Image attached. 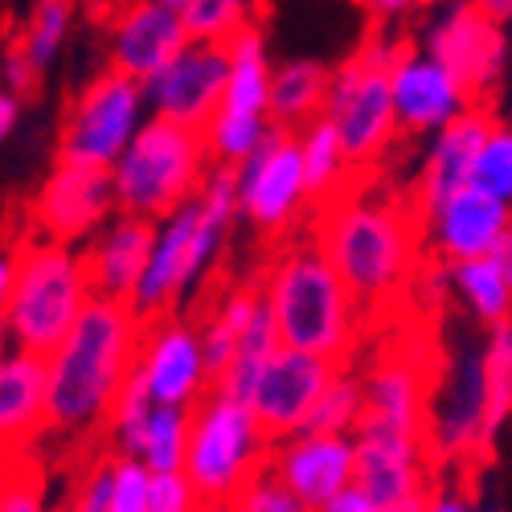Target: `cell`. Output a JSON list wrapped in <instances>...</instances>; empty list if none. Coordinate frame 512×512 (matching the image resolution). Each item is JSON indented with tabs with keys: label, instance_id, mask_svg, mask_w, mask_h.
I'll return each mask as SVG.
<instances>
[{
	"label": "cell",
	"instance_id": "cell-2",
	"mask_svg": "<svg viewBox=\"0 0 512 512\" xmlns=\"http://www.w3.org/2000/svg\"><path fill=\"white\" fill-rule=\"evenodd\" d=\"M312 242L324 250L328 267L349 287L361 312H369L414 279L422 254V222L402 201L345 193L320 209Z\"/></svg>",
	"mask_w": 512,
	"mask_h": 512
},
{
	"label": "cell",
	"instance_id": "cell-35",
	"mask_svg": "<svg viewBox=\"0 0 512 512\" xmlns=\"http://www.w3.org/2000/svg\"><path fill=\"white\" fill-rule=\"evenodd\" d=\"M275 132L271 119L263 115H234V111H218L209 123H205V152H209V164H226V168H238L246 164L254 152L267 144V136Z\"/></svg>",
	"mask_w": 512,
	"mask_h": 512
},
{
	"label": "cell",
	"instance_id": "cell-30",
	"mask_svg": "<svg viewBox=\"0 0 512 512\" xmlns=\"http://www.w3.org/2000/svg\"><path fill=\"white\" fill-rule=\"evenodd\" d=\"M451 295L488 332L500 324H512V287L492 259H472V263L451 267Z\"/></svg>",
	"mask_w": 512,
	"mask_h": 512
},
{
	"label": "cell",
	"instance_id": "cell-46",
	"mask_svg": "<svg viewBox=\"0 0 512 512\" xmlns=\"http://www.w3.org/2000/svg\"><path fill=\"white\" fill-rule=\"evenodd\" d=\"M422 512H480V508L467 500L459 488H431V496H426Z\"/></svg>",
	"mask_w": 512,
	"mask_h": 512
},
{
	"label": "cell",
	"instance_id": "cell-47",
	"mask_svg": "<svg viewBox=\"0 0 512 512\" xmlns=\"http://www.w3.org/2000/svg\"><path fill=\"white\" fill-rule=\"evenodd\" d=\"M13 275H17V250H0V324H5V312H9Z\"/></svg>",
	"mask_w": 512,
	"mask_h": 512
},
{
	"label": "cell",
	"instance_id": "cell-43",
	"mask_svg": "<svg viewBox=\"0 0 512 512\" xmlns=\"http://www.w3.org/2000/svg\"><path fill=\"white\" fill-rule=\"evenodd\" d=\"M222 512H308V508L295 500V496H287V492L263 472L259 480H250Z\"/></svg>",
	"mask_w": 512,
	"mask_h": 512
},
{
	"label": "cell",
	"instance_id": "cell-28",
	"mask_svg": "<svg viewBox=\"0 0 512 512\" xmlns=\"http://www.w3.org/2000/svg\"><path fill=\"white\" fill-rule=\"evenodd\" d=\"M259 300H263V287H246V283L226 287V291L218 295V304H213V308L205 312V320L197 324L201 353H205V369H209L213 381H218L222 369L230 365V357H234V349H238V340H242V332H246L254 308H259Z\"/></svg>",
	"mask_w": 512,
	"mask_h": 512
},
{
	"label": "cell",
	"instance_id": "cell-22",
	"mask_svg": "<svg viewBox=\"0 0 512 512\" xmlns=\"http://www.w3.org/2000/svg\"><path fill=\"white\" fill-rule=\"evenodd\" d=\"M488 127H492V111L472 107L451 127H443V132H435L431 140H426V152L418 160V177H414L418 218H426V213L439 209L447 197H455L459 189L472 185V168H476V156H480Z\"/></svg>",
	"mask_w": 512,
	"mask_h": 512
},
{
	"label": "cell",
	"instance_id": "cell-16",
	"mask_svg": "<svg viewBox=\"0 0 512 512\" xmlns=\"http://www.w3.org/2000/svg\"><path fill=\"white\" fill-rule=\"evenodd\" d=\"M267 476L295 496L308 512L324 508L340 492L357 484V443L353 435H312L300 431L291 439L271 443Z\"/></svg>",
	"mask_w": 512,
	"mask_h": 512
},
{
	"label": "cell",
	"instance_id": "cell-14",
	"mask_svg": "<svg viewBox=\"0 0 512 512\" xmlns=\"http://www.w3.org/2000/svg\"><path fill=\"white\" fill-rule=\"evenodd\" d=\"M357 492L377 512H422L431 496V455L414 435L357 426Z\"/></svg>",
	"mask_w": 512,
	"mask_h": 512
},
{
	"label": "cell",
	"instance_id": "cell-48",
	"mask_svg": "<svg viewBox=\"0 0 512 512\" xmlns=\"http://www.w3.org/2000/svg\"><path fill=\"white\" fill-rule=\"evenodd\" d=\"M316 512H377V508H373L357 488H349V492H340L336 500H328V504L316 508Z\"/></svg>",
	"mask_w": 512,
	"mask_h": 512
},
{
	"label": "cell",
	"instance_id": "cell-41",
	"mask_svg": "<svg viewBox=\"0 0 512 512\" xmlns=\"http://www.w3.org/2000/svg\"><path fill=\"white\" fill-rule=\"evenodd\" d=\"M148 467L140 459H111V512H148Z\"/></svg>",
	"mask_w": 512,
	"mask_h": 512
},
{
	"label": "cell",
	"instance_id": "cell-36",
	"mask_svg": "<svg viewBox=\"0 0 512 512\" xmlns=\"http://www.w3.org/2000/svg\"><path fill=\"white\" fill-rule=\"evenodd\" d=\"M365 418V398H361V373L353 369H336V377L324 386L316 398L308 426L312 435H357V426Z\"/></svg>",
	"mask_w": 512,
	"mask_h": 512
},
{
	"label": "cell",
	"instance_id": "cell-31",
	"mask_svg": "<svg viewBox=\"0 0 512 512\" xmlns=\"http://www.w3.org/2000/svg\"><path fill=\"white\" fill-rule=\"evenodd\" d=\"M480 377H484V443H492L512 422V324L488 332L480 349Z\"/></svg>",
	"mask_w": 512,
	"mask_h": 512
},
{
	"label": "cell",
	"instance_id": "cell-45",
	"mask_svg": "<svg viewBox=\"0 0 512 512\" xmlns=\"http://www.w3.org/2000/svg\"><path fill=\"white\" fill-rule=\"evenodd\" d=\"M0 78H5V95H13V99H25V95H33L37 91V82H41V74L33 70V62L25 58V50L17 46V41H9L5 46V54H0Z\"/></svg>",
	"mask_w": 512,
	"mask_h": 512
},
{
	"label": "cell",
	"instance_id": "cell-26",
	"mask_svg": "<svg viewBox=\"0 0 512 512\" xmlns=\"http://www.w3.org/2000/svg\"><path fill=\"white\" fill-rule=\"evenodd\" d=\"M324 95H328V66L316 58H287L271 66V99H267V119L279 132L300 136L308 123L324 115Z\"/></svg>",
	"mask_w": 512,
	"mask_h": 512
},
{
	"label": "cell",
	"instance_id": "cell-23",
	"mask_svg": "<svg viewBox=\"0 0 512 512\" xmlns=\"http://www.w3.org/2000/svg\"><path fill=\"white\" fill-rule=\"evenodd\" d=\"M426 369L410 353H381L361 373V398H365V426L398 431L422 439L426 410H431V386Z\"/></svg>",
	"mask_w": 512,
	"mask_h": 512
},
{
	"label": "cell",
	"instance_id": "cell-12",
	"mask_svg": "<svg viewBox=\"0 0 512 512\" xmlns=\"http://www.w3.org/2000/svg\"><path fill=\"white\" fill-rule=\"evenodd\" d=\"M312 209L304 164H300V140L291 132L267 136V144L246 164H238V218L254 234H283Z\"/></svg>",
	"mask_w": 512,
	"mask_h": 512
},
{
	"label": "cell",
	"instance_id": "cell-8",
	"mask_svg": "<svg viewBox=\"0 0 512 512\" xmlns=\"http://www.w3.org/2000/svg\"><path fill=\"white\" fill-rule=\"evenodd\" d=\"M148 119L152 115H148V99L140 82L103 66L66 103V115L58 127V160L111 173L115 160L140 136V127Z\"/></svg>",
	"mask_w": 512,
	"mask_h": 512
},
{
	"label": "cell",
	"instance_id": "cell-51",
	"mask_svg": "<svg viewBox=\"0 0 512 512\" xmlns=\"http://www.w3.org/2000/svg\"><path fill=\"white\" fill-rule=\"evenodd\" d=\"M488 259L500 267V275H504V279H508V287H512V230H508V234L496 242V250L488 254Z\"/></svg>",
	"mask_w": 512,
	"mask_h": 512
},
{
	"label": "cell",
	"instance_id": "cell-39",
	"mask_svg": "<svg viewBox=\"0 0 512 512\" xmlns=\"http://www.w3.org/2000/svg\"><path fill=\"white\" fill-rule=\"evenodd\" d=\"M0 512H50L46 480L29 463H0Z\"/></svg>",
	"mask_w": 512,
	"mask_h": 512
},
{
	"label": "cell",
	"instance_id": "cell-40",
	"mask_svg": "<svg viewBox=\"0 0 512 512\" xmlns=\"http://www.w3.org/2000/svg\"><path fill=\"white\" fill-rule=\"evenodd\" d=\"M193 201H197V209L205 213V218L222 222V226H234L238 222V168L209 164Z\"/></svg>",
	"mask_w": 512,
	"mask_h": 512
},
{
	"label": "cell",
	"instance_id": "cell-5",
	"mask_svg": "<svg viewBox=\"0 0 512 512\" xmlns=\"http://www.w3.org/2000/svg\"><path fill=\"white\" fill-rule=\"evenodd\" d=\"M91 300L95 295L82 271V254L58 242L29 238L17 246V275L0 340H9V349L17 353L46 361Z\"/></svg>",
	"mask_w": 512,
	"mask_h": 512
},
{
	"label": "cell",
	"instance_id": "cell-6",
	"mask_svg": "<svg viewBox=\"0 0 512 512\" xmlns=\"http://www.w3.org/2000/svg\"><path fill=\"white\" fill-rule=\"evenodd\" d=\"M209 168L201 132H185L177 123L148 119L140 136L111 168L115 209L140 222H164L168 213L189 205Z\"/></svg>",
	"mask_w": 512,
	"mask_h": 512
},
{
	"label": "cell",
	"instance_id": "cell-49",
	"mask_svg": "<svg viewBox=\"0 0 512 512\" xmlns=\"http://www.w3.org/2000/svg\"><path fill=\"white\" fill-rule=\"evenodd\" d=\"M17 119H21V99L0 91V144H5L17 132Z\"/></svg>",
	"mask_w": 512,
	"mask_h": 512
},
{
	"label": "cell",
	"instance_id": "cell-42",
	"mask_svg": "<svg viewBox=\"0 0 512 512\" xmlns=\"http://www.w3.org/2000/svg\"><path fill=\"white\" fill-rule=\"evenodd\" d=\"M148 512H209L185 472H164L148 480Z\"/></svg>",
	"mask_w": 512,
	"mask_h": 512
},
{
	"label": "cell",
	"instance_id": "cell-25",
	"mask_svg": "<svg viewBox=\"0 0 512 512\" xmlns=\"http://www.w3.org/2000/svg\"><path fill=\"white\" fill-rule=\"evenodd\" d=\"M46 431V361L0 345V459Z\"/></svg>",
	"mask_w": 512,
	"mask_h": 512
},
{
	"label": "cell",
	"instance_id": "cell-33",
	"mask_svg": "<svg viewBox=\"0 0 512 512\" xmlns=\"http://www.w3.org/2000/svg\"><path fill=\"white\" fill-rule=\"evenodd\" d=\"M254 17L259 5H246V0H181V25L193 46L226 50L246 25H254Z\"/></svg>",
	"mask_w": 512,
	"mask_h": 512
},
{
	"label": "cell",
	"instance_id": "cell-52",
	"mask_svg": "<svg viewBox=\"0 0 512 512\" xmlns=\"http://www.w3.org/2000/svg\"><path fill=\"white\" fill-rule=\"evenodd\" d=\"M480 13H484L492 25L508 29V21H512V0H484V5H480Z\"/></svg>",
	"mask_w": 512,
	"mask_h": 512
},
{
	"label": "cell",
	"instance_id": "cell-44",
	"mask_svg": "<svg viewBox=\"0 0 512 512\" xmlns=\"http://www.w3.org/2000/svg\"><path fill=\"white\" fill-rule=\"evenodd\" d=\"M66 512H111V459H95L87 476L74 484Z\"/></svg>",
	"mask_w": 512,
	"mask_h": 512
},
{
	"label": "cell",
	"instance_id": "cell-11",
	"mask_svg": "<svg viewBox=\"0 0 512 512\" xmlns=\"http://www.w3.org/2000/svg\"><path fill=\"white\" fill-rule=\"evenodd\" d=\"M115 213L119 209H115L111 173L54 160V168L41 177V185L29 201V230L41 242L82 250Z\"/></svg>",
	"mask_w": 512,
	"mask_h": 512
},
{
	"label": "cell",
	"instance_id": "cell-9",
	"mask_svg": "<svg viewBox=\"0 0 512 512\" xmlns=\"http://www.w3.org/2000/svg\"><path fill=\"white\" fill-rule=\"evenodd\" d=\"M226 234H230V226L205 218L197 209V201L181 205L177 213H168L164 222H156L144 279H140L127 308H132L140 320L173 316L177 304L209 275V267L218 263Z\"/></svg>",
	"mask_w": 512,
	"mask_h": 512
},
{
	"label": "cell",
	"instance_id": "cell-29",
	"mask_svg": "<svg viewBox=\"0 0 512 512\" xmlns=\"http://www.w3.org/2000/svg\"><path fill=\"white\" fill-rule=\"evenodd\" d=\"M295 140H300V164H304V181H308L312 205L324 209V205H332V201L345 197L357 168L349 164L345 148H340L332 123H328V119H316V123H308Z\"/></svg>",
	"mask_w": 512,
	"mask_h": 512
},
{
	"label": "cell",
	"instance_id": "cell-20",
	"mask_svg": "<svg viewBox=\"0 0 512 512\" xmlns=\"http://www.w3.org/2000/svg\"><path fill=\"white\" fill-rule=\"evenodd\" d=\"M418 222H422V246L443 267H459L472 259H488L496 250V242L512 230V205L467 185Z\"/></svg>",
	"mask_w": 512,
	"mask_h": 512
},
{
	"label": "cell",
	"instance_id": "cell-34",
	"mask_svg": "<svg viewBox=\"0 0 512 512\" xmlns=\"http://www.w3.org/2000/svg\"><path fill=\"white\" fill-rule=\"evenodd\" d=\"M70 33H74V9L66 5V0H41V5H33L25 13L17 46L25 50V58L33 62L37 74H46L62 58Z\"/></svg>",
	"mask_w": 512,
	"mask_h": 512
},
{
	"label": "cell",
	"instance_id": "cell-15",
	"mask_svg": "<svg viewBox=\"0 0 512 512\" xmlns=\"http://www.w3.org/2000/svg\"><path fill=\"white\" fill-rule=\"evenodd\" d=\"M95 13L107 17V66L140 87L189 46L181 0H132Z\"/></svg>",
	"mask_w": 512,
	"mask_h": 512
},
{
	"label": "cell",
	"instance_id": "cell-37",
	"mask_svg": "<svg viewBox=\"0 0 512 512\" xmlns=\"http://www.w3.org/2000/svg\"><path fill=\"white\" fill-rule=\"evenodd\" d=\"M472 185L504 205H512V123L492 115V127L480 144L476 168H472Z\"/></svg>",
	"mask_w": 512,
	"mask_h": 512
},
{
	"label": "cell",
	"instance_id": "cell-27",
	"mask_svg": "<svg viewBox=\"0 0 512 512\" xmlns=\"http://www.w3.org/2000/svg\"><path fill=\"white\" fill-rule=\"evenodd\" d=\"M226 95L222 111L234 115H263L267 119V99H271V54H267V33L254 21L246 25L230 46H226Z\"/></svg>",
	"mask_w": 512,
	"mask_h": 512
},
{
	"label": "cell",
	"instance_id": "cell-21",
	"mask_svg": "<svg viewBox=\"0 0 512 512\" xmlns=\"http://www.w3.org/2000/svg\"><path fill=\"white\" fill-rule=\"evenodd\" d=\"M426 455L439 459H467L484 443V377L480 357H455V365L443 373V381L431 394L426 410V431H422Z\"/></svg>",
	"mask_w": 512,
	"mask_h": 512
},
{
	"label": "cell",
	"instance_id": "cell-13",
	"mask_svg": "<svg viewBox=\"0 0 512 512\" xmlns=\"http://www.w3.org/2000/svg\"><path fill=\"white\" fill-rule=\"evenodd\" d=\"M136 373L152 406H173V410H197L213 394V377L205 369L201 336L197 324L185 316H156L144 320L140 353H136Z\"/></svg>",
	"mask_w": 512,
	"mask_h": 512
},
{
	"label": "cell",
	"instance_id": "cell-7",
	"mask_svg": "<svg viewBox=\"0 0 512 512\" xmlns=\"http://www.w3.org/2000/svg\"><path fill=\"white\" fill-rule=\"evenodd\" d=\"M267 451H271V439L263 435L259 418L250 414L246 402L209 394L193 410L189 451L181 472L189 476V484L197 488L209 512H222L250 480H259L267 472Z\"/></svg>",
	"mask_w": 512,
	"mask_h": 512
},
{
	"label": "cell",
	"instance_id": "cell-3",
	"mask_svg": "<svg viewBox=\"0 0 512 512\" xmlns=\"http://www.w3.org/2000/svg\"><path fill=\"white\" fill-rule=\"evenodd\" d=\"M267 308L275 316L279 345L320 357L328 365H340L353 357L361 340V304L340 283V275L328 267L324 250L308 242H291L267 271L263 283Z\"/></svg>",
	"mask_w": 512,
	"mask_h": 512
},
{
	"label": "cell",
	"instance_id": "cell-4",
	"mask_svg": "<svg viewBox=\"0 0 512 512\" xmlns=\"http://www.w3.org/2000/svg\"><path fill=\"white\" fill-rule=\"evenodd\" d=\"M410 37L394 33L390 25H377L361 37V46L328 70V95H324V115L332 132L345 148L349 164L373 168L398 140L394 123V103H390V66L402 58Z\"/></svg>",
	"mask_w": 512,
	"mask_h": 512
},
{
	"label": "cell",
	"instance_id": "cell-50",
	"mask_svg": "<svg viewBox=\"0 0 512 512\" xmlns=\"http://www.w3.org/2000/svg\"><path fill=\"white\" fill-rule=\"evenodd\" d=\"M369 17H414V13H426L422 5H402V0H386V5H365Z\"/></svg>",
	"mask_w": 512,
	"mask_h": 512
},
{
	"label": "cell",
	"instance_id": "cell-1",
	"mask_svg": "<svg viewBox=\"0 0 512 512\" xmlns=\"http://www.w3.org/2000/svg\"><path fill=\"white\" fill-rule=\"evenodd\" d=\"M144 320L115 300L82 308L62 345L46 357V431L91 435L107 426L111 402L136 369Z\"/></svg>",
	"mask_w": 512,
	"mask_h": 512
},
{
	"label": "cell",
	"instance_id": "cell-32",
	"mask_svg": "<svg viewBox=\"0 0 512 512\" xmlns=\"http://www.w3.org/2000/svg\"><path fill=\"white\" fill-rule=\"evenodd\" d=\"M189 426H193V410L152 406V414L144 422V435H140V447H136V459L148 467V476L181 472L185 451H189Z\"/></svg>",
	"mask_w": 512,
	"mask_h": 512
},
{
	"label": "cell",
	"instance_id": "cell-38",
	"mask_svg": "<svg viewBox=\"0 0 512 512\" xmlns=\"http://www.w3.org/2000/svg\"><path fill=\"white\" fill-rule=\"evenodd\" d=\"M148 414H152V398L144 390L140 373L132 369V373H127V381H123V390L111 402V414H107V431H111V443H115L119 459H136V447H140Z\"/></svg>",
	"mask_w": 512,
	"mask_h": 512
},
{
	"label": "cell",
	"instance_id": "cell-24",
	"mask_svg": "<svg viewBox=\"0 0 512 512\" xmlns=\"http://www.w3.org/2000/svg\"><path fill=\"white\" fill-rule=\"evenodd\" d=\"M152 238H156L152 222L115 213V218L78 250L91 295L115 300V304H132V295L144 279V267H148V254H152Z\"/></svg>",
	"mask_w": 512,
	"mask_h": 512
},
{
	"label": "cell",
	"instance_id": "cell-53",
	"mask_svg": "<svg viewBox=\"0 0 512 512\" xmlns=\"http://www.w3.org/2000/svg\"><path fill=\"white\" fill-rule=\"evenodd\" d=\"M480 512H504V508H480Z\"/></svg>",
	"mask_w": 512,
	"mask_h": 512
},
{
	"label": "cell",
	"instance_id": "cell-18",
	"mask_svg": "<svg viewBox=\"0 0 512 512\" xmlns=\"http://www.w3.org/2000/svg\"><path fill=\"white\" fill-rule=\"evenodd\" d=\"M340 365H328L320 357L308 353H295V349H275L267 369L259 373V386L250 394V414L259 418L263 435L271 443L300 435L308 426V414L316 406V398L324 394V386L336 377Z\"/></svg>",
	"mask_w": 512,
	"mask_h": 512
},
{
	"label": "cell",
	"instance_id": "cell-19",
	"mask_svg": "<svg viewBox=\"0 0 512 512\" xmlns=\"http://www.w3.org/2000/svg\"><path fill=\"white\" fill-rule=\"evenodd\" d=\"M390 103H394L398 136H422V140H431L459 115L472 111V99L463 95L459 82L439 62L426 58L414 41L390 66Z\"/></svg>",
	"mask_w": 512,
	"mask_h": 512
},
{
	"label": "cell",
	"instance_id": "cell-17",
	"mask_svg": "<svg viewBox=\"0 0 512 512\" xmlns=\"http://www.w3.org/2000/svg\"><path fill=\"white\" fill-rule=\"evenodd\" d=\"M226 50L218 46H189L168 62L160 74L144 82V99L148 115L177 123L185 132H205V123L222 111L226 95Z\"/></svg>",
	"mask_w": 512,
	"mask_h": 512
},
{
	"label": "cell",
	"instance_id": "cell-10",
	"mask_svg": "<svg viewBox=\"0 0 512 512\" xmlns=\"http://www.w3.org/2000/svg\"><path fill=\"white\" fill-rule=\"evenodd\" d=\"M418 50L439 62L459 87L472 99V107H484L496 87L508 74V29L492 25L480 5H439L426 9L422 33H418Z\"/></svg>",
	"mask_w": 512,
	"mask_h": 512
}]
</instances>
